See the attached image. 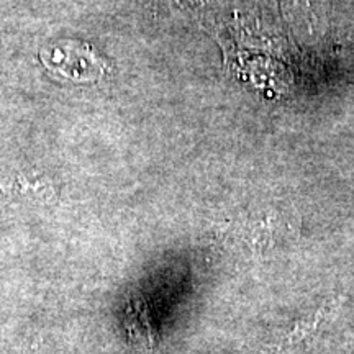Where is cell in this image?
<instances>
[{
	"label": "cell",
	"mask_w": 354,
	"mask_h": 354,
	"mask_svg": "<svg viewBox=\"0 0 354 354\" xmlns=\"http://www.w3.org/2000/svg\"><path fill=\"white\" fill-rule=\"evenodd\" d=\"M125 328L128 338L140 349L153 351L156 348V330H154L151 315L143 299H135L127 308Z\"/></svg>",
	"instance_id": "obj_1"
}]
</instances>
